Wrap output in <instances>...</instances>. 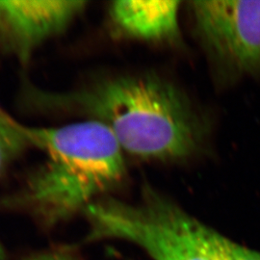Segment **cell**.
<instances>
[{
    "label": "cell",
    "mask_w": 260,
    "mask_h": 260,
    "mask_svg": "<svg viewBox=\"0 0 260 260\" xmlns=\"http://www.w3.org/2000/svg\"><path fill=\"white\" fill-rule=\"evenodd\" d=\"M27 108L96 121L124 153L147 161L187 162L205 153L210 126L178 86L151 73L106 75L65 92L27 84Z\"/></svg>",
    "instance_id": "cell-1"
},
{
    "label": "cell",
    "mask_w": 260,
    "mask_h": 260,
    "mask_svg": "<svg viewBox=\"0 0 260 260\" xmlns=\"http://www.w3.org/2000/svg\"><path fill=\"white\" fill-rule=\"evenodd\" d=\"M32 148L47 160L30 171L21 184L0 197V209L23 214L51 229L109 196L127 176L125 153L103 124L93 121L61 126L22 124Z\"/></svg>",
    "instance_id": "cell-2"
},
{
    "label": "cell",
    "mask_w": 260,
    "mask_h": 260,
    "mask_svg": "<svg viewBox=\"0 0 260 260\" xmlns=\"http://www.w3.org/2000/svg\"><path fill=\"white\" fill-rule=\"evenodd\" d=\"M83 215L89 240L129 242L153 260H226V237L149 184L135 203L107 196Z\"/></svg>",
    "instance_id": "cell-3"
},
{
    "label": "cell",
    "mask_w": 260,
    "mask_h": 260,
    "mask_svg": "<svg viewBox=\"0 0 260 260\" xmlns=\"http://www.w3.org/2000/svg\"><path fill=\"white\" fill-rule=\"evenodd\" d=\"M187 5L219 81L260 75V0H194Z\"/></svg>",
    "instance_id": "cell-4"
},
{
    "label": "cell",
    "mask_w": 260,
    "mask_h": 260,
    "mask_svg": "<svg viewBox=\"0 0 260 260\" xmlns=\"http://www.w3.org/2000/svg\"><path fill=\"white\" fill-rule=\"evenodd\" d=\"M87 1H0V47L27 66L39 47L60 36L83 13Z\"/></svg>",
    "instance_id": "cell-5"
},
{
    "label": "cell",
    "mask_w": 260,
    "mask_h": 260,
    "mask_svg": "<svg viewBox=\"0 0 260 260\" xmlns=\"http://www.w3.org/2000/svg\"><path fill=\"white\" fill-rule=\"evenodd\" d=\"M177 0H118L107 9L111 31L121 39L149 44L181 41Z\"/></svg>",
    "instance_id": "cell-6"
},
{
    "label": "cell",
    "mask_w": 260,
    "mask_h": 260,
    "mask_svg": "<svg viewBox=\"0 0 260 260\" xmlns=\"http://www.w3.org/2000/svg\"><path fill=\"white\" fill-rule=\"evenodd\" d=\"M30 148L32 147L23 132L22 123L0 109V177ZM5 258L0 245V260Z\"/></svg>",
    "instance_id": "cell-7"
},
{
    "label": "cell",
    "mask_w": 260,
    "mask_h": 260,
    "mask_svg": "<svg viewBox=\"0 0 260 260\" xmlns=\"http://www.w3.org/2000/svg\"><path fill=\"white\" fill-rule=\"evenodd\" d=\"M19 260H81V257L70 247H54L45 251L26 255Z\"/></svg>",
    "instance_id": "cell-8"
},
{
    "label": "cell",
    "mask_w": 260,
    "mask_h": 260,
    "mask_svg": "<svg viewBox=\"0 0 260 260\" xmlns=\"http://www.w3.org/2000/svg\"><path fill=\"white\" fill-rule=\"evenodd\" d=\"M226 260H260V252L252 251L228 239L225 244Z\"/></svg>",
    "instance_id": "cell-9"
}]
</instances>
